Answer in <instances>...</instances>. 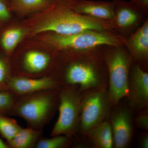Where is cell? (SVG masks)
Returning <instances> with one entry per match:
<instances>
[{"instance_id":"2","label":"cell","mask_w":148,"mask_h":148,"mask_svg":"<svg viewBox=\"0 0 148 148\" xmlns=\"http://www.w3.org/2000/svg\"><path fill=\"white\" fill-rule=\"evenodd\" d=\"M56 90H41L19 96L10 114L22 118L29 127L41 130L55 110L57 101Z\"/></svg>"},{"instance_id":"26","label":"cell","mask_w":148,"mask_h":148,"mask_svg":"<svg viewBox=\"0 0 148 148\" xmlns=\"http://www.w3.org/2000/svg\"><path fill=\"white\" fill-rule=\"evenodd\" d=\"M140 146L143 148H148V135L147 134H144L140 140Z\"/></svg>"},{"instance_id":"23","label":"cell","mask_w":148,"mask_h":148,"mask_svg":"<svg viewBox=\"0 0 148 148\" xmlns=\"http://www.w3.org/2000/svg\"><path fill=\"white\" fill-rule=\"evenodd\" d=\"M10 17V12L4 0H0V21H8Z\"/></svg>"},{"instance_id":"5","label":"cell","mask_w":148,"mask_h":148,"mask_svg":"<svg viewBox=\"0 0 148 148\" xmlns=\"http://www.w3.org/2000/svg\"><path fill=\"white\" fill-rule=\"evenodd\" d=\"M108 71L109 90L111 105H117L125 97H129L130 57L123 50L117 49L106 56Z\"/></svg>"},{"instance_id":"12","label":"cell","mask_w":148,"mask_h":148,"mask_svg":"<svg viewBox=\"0 0 148 148\" xmlns=\"http://www.w3.org/2000/svg\"><path fill=\"white\" fill-rule=\"evenodd\" d=\"M115 15L112 21L113 27L126 29L133 27L139 19L138 7L130 2L124 0H113Z\"/></svg>"},{"instance_id":"17","label":"cell","mask_w":148,"mask_h":148,"mask_svg":"<svg viewBox=\"0 0 148 148\" xmlns=\"http://www.w3.org/2000/svg\"><path fill=\"white\" fill-rule=\"evenodd\" d=\"M54 0H11L12 8L19 13H30L50 8Z\"/></svg>"},{"instance_id":"16","label":"cell","mask_w":148,"mask_h":148,"mask_svg":"<svg viewBox=\"0 0 148 148\" xmlns=\"http://www.w3.org/2000/svg\"><path fill=\"white\" fill-rule=\"evenodd\" d=\"M40 130L31 127L18 130L10 141L6 143L9 148H29L35 147L40 137Z\"/></svg>"},{"instance_id":"10","label":"cell","mask_w":148,"mask_h":148,"mask_svg":"<svg viewBox=\"0 0 148 148\" xmlns=\"http://www.w3.org/2000/svg\"><path fill=\"white\" fill-rule=\"evenodd\" d=\"M132 108L141 109L148 104V74L141 67L135 66L129 80V97Z\"/></svg>"},{"instance_id":"4","label":"cell","mask_w":148,"mask_h":148,"mask_svg":"<svg viewBox=\"0 0 148 148\" xmlns=\"http://www.w3.org/2000/svg\"><path fill=\"white\" fill-rule=\"evenodd\" d=\"M59 115L51 136L71 138L79 128L82 96L73 86L63 88L58 95Z\"/></svg>"},{"instance_id":"25","label":"cell","mask_w":148,"mask_h":148,"mask_svg":"<svg viewBox=\"0 0 148 148\" xmlns=\"http://www.w3.org/2000/svg\"><path fill=\"white\" fill-rule=\"evenodd\" d=\"M138 8L147 13L148 10V0H129Z\"/></svg>"},{"instance_id":"9","label":"cell","mask_w":148,"mask_h":148,"mask_svg":"<svg viewBox=\"0 0 148 148\" xmlns=\"http://www.w3.org/2000/svg\"><path fill=\"white\" fill-rule=\"evenodd\" d=\"M132 115L129 110L122 108L116 109L110 122L114 140V147L124 148L129 145L132 133Z\"/></svg>"},{"instance_id":"1","label":"cell","mask_w":148,"mask_h":148,"mask_svg":"<svg viewBox=\"0 0 148 148\" xmlns=\"http://www.w3.org/2000/svg\"><path fill=\"white\" fill-rule=\"evenodd\" d=\"M79 1L54 0L53 10L35 26L34 33L49 32L69 35L87 30L103 32L113 28L111 21L98 20L77 12L74 7Z\"/></svg>"},{"instance_id":"11","label":"cell","mask_w":148,"mask_h":148,"mask_svg":"<svg viewBox=\"0 0 148 148\" xmlns=\"http://www.w3.org/2000/svg\"><path fill=\"white\" fill-rule=\"evenodd\" d=\"M74 9L80 14L102 21H112L114 17L113 1L79 0L74 6Z\"/></svg>"},{"instance_id":"3","label":"cell","mask_w":148,"mask_h":148,"mask_svg":"<svg viewBox=\"0 0 148 148\" xmlns=\"http://www.w3.org/2000/svg\"><path fill=\"white\" fill-rule=\"evenodd\" d=\"M48 44L58 50L85 51L102 45L117 47L121 40L110 33L94 30H87L69 35L53 33L45 38Z\"/></svg>"},{"instance_id":"8","label":"cell","mask_w":148,"mask_h":148,"mask_svg":"<svg viewBox=\"0 0 148 148\" xmlns=\"http://www.w3.org/2000/svg\"><path fill=\"white\" fill-rule=\"evenodd\" d=\"M58 84L52 78L44 77L33 78L24 76L11 77L8 84V90L16 97L41 90L57 89Z\"/></svg>"},{"instance_id":"19","label":"cell","mask_w":148,"mask_h":148,"mask_svg":"<svg viewBox=\"0 0 148 148\" xmlns=\"http://www.w3.org/2000/svg\"><path fill=\"white\" fill-rule=\"evenodd\" d=\"M21 127L15 120L0 112V135L6 140V143L13 138Z\"/></svg>"},{"instance_id":"22","label":"cell","mask_w":148,"mask_h":148,"mask_svg":"<svg viewBox=\"0 0 148 148\" xmlns=\"http://www.w3.org/2000/svg\"><path fill=\"white\" fill-rule=\"evenodd\" d=\"M11 77L8 63L5 58L0 55V92L8 90V84Z\"/></svg>"},{"instance_id":"24","label":"cell","mask_w":148,"mask_h":148,"mask_svg":"<svg viewBox=\"0 0 148 148\" xmlns=\"http://www.w3.org/2000/svg\"><path fill=\"white\" fill-rule=\"evenodd\" d=\"M136 124L142 129L148 130V116L147 113L143 114L138 116L135 120Z\"/></svg>"},{"instance_id":"18","label":"cell","mask_w":148,"mask_h":148,"mask_svg":"<svg viewBox=\"0 0 148 148\" xmlns=\"http://www.w3.org/2000/svg\"><path fill=\"white\" fill-rule=\"evenodd\" d=\"M26 34L27 31L22 28H12L3 32L0 42L5 52L11 53Z\"/></svg>"},{"instance_id":"14","label":"cell","mask_w":148,"mask_h":148,"mask_svg":"<svg viewBox=\"0 0 148 148\" xmlns=\"http://www.w3.org/2000/svg\"><path fill=\"white\" fill-rule=\"evenodd\" d=\"M51 62V57L47 53L30 51L24 54L22 65L27 73L36 75L42 73L47 69Z\"/></svg>"},{"instance_id":"7","label":"cell","mask_w":148,"mask_h":148,"mask_svg":"<svg viewBox=\"0 0 148 148\" xmlns=\"http://www.w3.org/2000/svg\"><path fill=\"white\" fill-rule=\"evenodd\" d=\"M64 81L69 86L79 87L80 90H93L100 84L99 75L93 64L86 61H75L67 67Z\"/></svg>"},{"instance_id":"13","label":"cell","mask_w":148,"mask_h":148,"mask_svg":"<svg viewBox=\"0 0 148 148\" xmlns=\"http://www.w3.org/2000/svg\"><path fill=\"white\" fill-rule=\"evenodd\" d=\"M128 47L132 57L145 59L148 55V21L144 24L130 37Z\"/></svg>"},{"instance_id":"21","label":"cell","mask_w":148,"mask_h":148,"mask_svg":"<svg viewBox=\"0 0 148 148\" xmlns=\"http://www.w3.org/2000/svg\"><path fill=\"white\" fill-rule=\"evenodd\" d=\"M16 96L9 90L0 92V112L10 114L15 101Z\"/></svg>"},{"instance_id":"15","label":"cell","mask_w":148,"mask_h":148,"mask_svg":"<svg viewBox=\"0 0 148 148\" xmlns=\"http://www.w3.org/2000/svg\"><path fill=\"white\" fill-rule=\"evenodd\" d=\"M86 135L96 148H112L114 147L113 137L110 122L105 121L91 129Z\"/></svg>"},{"instance_id":"6","label":"cell","mask_w":148,"mask_h":148,"mask_svg":"<svg viewBox=\"0 0 148 148\" xmlns=\"http://www.w3.org/2000/svg\"><path fill=\"white\" fill-rule=\"evenodd\" d=\"M111 105L108 92L89 91L82 97L79 127L84 134L106 121Z\"/></svg>"},{"instance_id":"20","label":"cell","mask_w":148,"mask_h":148,"mask_svg":"<svg viewBox=\"0 0 148 148\" xmlns=\"http://www.w3.org/2000/svg\"><path fill=\"white\" fill-rule=\"evenodd\" d=\"M50 138L39 139L35 148H62L67 147L70 143V138L64 135L51 136Z\"/></svg>"},{"instance_id":"27","label":"cell","mask_w":148,"mask_h":148,"mask_svg":"<svg viewBox=\"0 0 148 148\" xmlns=\"http://www.w3.org/2000/svg\"><path fill=\"white\" fill-rule=\"evenodd\" d=\"M9 147L6 143H4L0 138V148H8Z\"/></svg>"}]
</instances>
